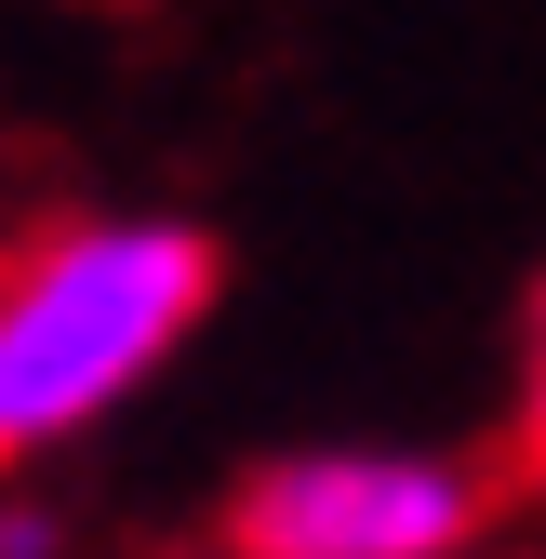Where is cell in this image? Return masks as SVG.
Segmentation results:
<instances>
[{"mask_svg":"<svg viewBox=\"0 0 546 559\" xmlns=\"http://www.w3.org/2000/svg\"><path fill=\"white\" fill-rule=\"evenodd\" d=\"M54 507H27V479H0V559H54Z\"/></svg>","mask_w":546,"mask_h":559,"instance_id":"cell-3","label":"cell"},{"mask_svg":"<svg viewBox=\"0 0 546 559\" xmlns=\"http://www.w3.org/2000/svg\"><path fill=\"white\" fill-rule=\"evenodd\" d=\"M466 559H546V546H494V533H480V546H466Z\"/></svg>","mask_w":546,"mask_h":559,"instance_id":"cell-4","label":"cell"},{"mask_svg":"<svg viewBox=\"0 0 546 559\" xmlns=\"http://www.w3.org/2000/svg\"><path fill=\"white\" fill-rule=\"evenodd\" d=\"M227 294V253L200 214L161 200H81L0 240V479L107 440Z\"/></svg>","mask_w":546,"mask_h":559,"instance_id":"cell-1","label":"cell"},{"mask_svg":"<svg viewBox=\"0 0 546 559\" xmlns=\"http://www.w3.org/2000/svg\"><path fill=\"white\" fill-rule=\"evenodd\" d=\"M494 533V466L453 440H294L214 507L227 559H466Z\"/></svg>","mask_w":546,"mask_h":559,"instance_id":"cell-2","label":"cell"}]
</instances>
